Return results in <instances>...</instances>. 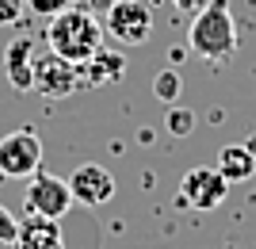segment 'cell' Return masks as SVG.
Returning <instances> with one entry per match:
<instances>
[{"instance_id": "6da1fadb", "label": "cell", "mask_w": 256, "mask_h": 249, "mask_svg": "<svg viewBox=\"0 0 256 249\" xmlns=\"http://www.w3.org/2000/svg\"><path fill=\"white\" fill-rule=\"evenodd\" d=\"M46 23H50V27H46L50 50H58L62 58H69V62H76V65H84L88 58L104 46V23L88 8H80V4H69L65 12H58V16L46 20Z\"/></svg>"}, {"instance_id": "7a4b0ae2", "label": "cell", "mask_w": 256, "mask_h": 249, "mask_svg": "<svg viewBox=\"0 0 256 249\" xmlns=\"http://www.w3.org/2000/svg\"><path fill=\"white\" fill-rule=\"evenodd\" d=\"M188 46L206 62H226V58L237 54V23H234V12H230V0H206L195 12Z\"/></svg>"}, {"instance_id": "3957f363", "label": "cell", "mask_w": 256, "mask_h": 249, "mask_svg": "<svg viewBox=\"0 0 256 249\" xmlns=\"http://www.w3.org/2000/svg\"><path fill=\"white\" fill-rule=\"evenodd\" d=\"M104 35L122 46H142L153 35V12L142 0H111V8L104 12Z\"/></svg>"}, {"instance_id": "277c9868", "label": "cell", "mask_w": 256, "mask_h": 249, "mask_svg": "<svg viewBox=\"0 0 256 249\" xmlns=\"http://www.w3.org/2000/svg\"><path fill=\"white\" fill-rule=\"evenodd\" d=\"M38 169H42V138L31 127L8 130L0 138V173L23 180V176H34Z\"/></svg>"}, {"instance_id": "5b68a950", "label": "cell", "mask_w": 256, "mask_h": 249, "mask_svg": "<svg viewBox=\"0 0 256 249\" xmlns=\"http://www.w3.org/2000/svg\"><path fill=\"white\" fill-rule=\"evenodd\" d=\"M80 88V65L62 58L58 50L34 54V92H42L46 100H65Z\"/></svg>"}, {"instance_id": "8992f818", "label": "cell", "mask_w": 256, "mask_h": 249, "mask_svg": "<svg viewBox=\"0 0 256 249\" xmlns=\"http://www.w3.org/2000/svg\"><path fill=\"white\" fill-rule=\"evenodd\" d=\"M180 195H184V203L195 207V211H214V207L226 203V195H230V180L218 173V165H195V169L184 173Z\"/></svg>"}, {"instance_id": "52a82bcc", "label": "cell", "mask_w": 256, "mask_h": 249, "mask_svg": "<svg viewBox=\"0 0 256 249\" xmlns=\"http://www.w3.org/2000/svg\"><path fill=\"white\" fill-rule=\"evenodd\" d=\"M73 192H69V180L50 173H34L31 184H27V211L31 215H46V218H65L73 211Z\"/></svg>"}, {"instance_id": "ba28073f", "label": "cell", "mask_w": 256, "mask_h": 249, "mask_svg": "<svg viewBox=\"0 0 256 249\" xmlns=\"http://www.w3.org/2000/svg\"><path fill=\"white\" fill-rule=\"evenodd\" d=\"M69 192H73L76 203L100 207V203H107V199L115 195V176H111V169H104V165L84 161L80 169H73V176H69Z\"/></svg>"}, {"instance_id": "9c48e42d", "label": "cell", "mask_w": 256, "mask_h": 249, "mask_svg": "<svg viewBox=\"0 0 256 249\" xmlns=\"http://www.w3.org/2000/svg\"><path fill=\"white\" fill-rule=\"evenodd\" d=\"M34 39L20 35V39H12L4 46V73H8L12 88H20V92H31L34 88Z\"/></svg>"}, {"instance_id": "30bf717a", "label": "cell", "mask_w": 256, "mask_h": 249, "mask_svg": "<svg viewBox=\"0 0 256 249\" xmlns=\"http://www.w3.org/2000/svg\"><path fill=\"white\" fill-rule=\"evenodd\" d=\"M16 249H65L62 238V226L58 218H46V215H27L20 222V234L12 241Z\"/></svg>"}, {"instance_id": "8fae6325", "label": "cell", "mask_w": 256, "mask_h": 249, "mask_svg": "<svg viewBox=\"0 0 256 249\" xmlns=\"http://www.w3.org/2000/svg\"><path fill=\"white\" fill-rule=\"evenodd\" d=\"M122 73H126V54H122V50H111V46H100L96 54L80 65V77H88V85L122 81Z\"/></svg>"}, {"instance_id": "7c38bea8", "label": "cell", "mask_w": 256, "mask_h": 249, "mask_svg": "<svg viewBox=\"0 0 256 249\" xmlns=\"http://www.w3.org/2000/svg\"><path fill=\"white\" fill-rule=\"evenodd\" d=\"M218 173H222L230 184H241V180L256 176V153L248 150L245 142L222 146V153H218Z\"/></svg>"}, {"instance_id": "4fadbf2b", "label": "cell", "mask_w": 256, "mask_h": 249, "mask_svg": "<svg viewBox=\"0 0 256 249\" xmlns=\"http://www.w3.org/2000/svg\"><path fill=\"white\" fill-rule=\"evenodd\" d=\"M180 88H184V81H180V69H176V65H168V69H160V73L153 77V96H157L164 108L180 100Z\"/></svg>"}, {"instance_id": "5bb4252c", "label": "cell", "mask_w": 256, "mask_h": 249, "mask_svg": "<svg viewBox=\"0 0 256 249\" xmlns=\"http://www.w3.org/2000/svg\"><path fill=\"white\" fill-rule=\"evenodd\" d=\"M195 111L192 108H176V104H168V111H164V127L176 134V138H184V134H192L195 130Z\"/></svg>"}, {"instance_id": "9a60e30c", "label": "cell", "mask_w": 256, "mask_h": 249, "mask_svg": "<svg viewBox=\"0 0 256 249\" xmlns=\"http://www.w3.org/2000/svg\"><path fill=\"white\" fill-rule=\"evenodd\" d=\"M23 12H27V0H0V27L8 23H20Z\"/></svg>"}, {"instance_id": "2e32d148", "label": "cell", "mask_w": 256, "mask_h": 249, "mask_svg": "<svg viewBox=\"0 0 256 249\" xmlns=\"http://www.w3.org/2000/svg\"><path fill=\"white\" fill-rule=\"evenodd\" d=\"M73 4V0H27V8L34 12V16H46V20H54L58 12H65Z\"/></svg>"}, {"instance_id": "e0dca14e", "label": "cell", "mask_w": 256, "mask_h": 249, "mask_svg": "<svg viewBox=\"0 0 256 249\" xmlns=\"http://www.w3.org/2000/svg\"><path fill=\"white\" fill-rule=\"evenodd\" d=\"M16 234H20V218L12 215L8 207H0V241H4V245H12V241H16Z\"/></svg>"}, {"instance_id": "ac0fdd59", "label": "cell", "mask_w": 256, "mask_h": 249, "mask_svg": "<svg viewBox=\"0 0 256 249\" xmlns=\"http://www.w3.org/2000/svg\"><path fill=\"white\" fill-rule=\"evenodd\" d=\"M172 4H176L180 12H199L203 8V0H172Z\"/></svg>"}, {"instance_id": "d6986e66", "label": "cell", "mask_w": 256, "mask_h": 249, "mask_svg": "<svg viewBox=\"0 0 256 249\" xmlns=\"http://www.w3.org/2000/svg\"><path fill=\"white\" fill-rule=\"evenodd\" d=\"M245 146H248V150H252V153H256V134H252V138H248V142H245Z\"/></svg>"}, {"instance_id": "ffe728a7", "label": "cell", "mask_w": 256, "mask_h": 249, "mask_svg": "<svg viewBox=\"0 0 256 249\" xmlns=\"http://www.w3.org/2000/svg\"><path fill=\"white\" fill-rule=\"evenodd\" d=\"M73 4H80V8H84V0H73Z\"/></svg>"}]
</instances>
